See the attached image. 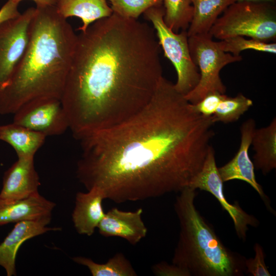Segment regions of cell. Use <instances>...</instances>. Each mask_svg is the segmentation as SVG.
<instances>
[{
    "instance_id": "cell-1",
    "label": "cell",
    "mask_w": 276,
    "mask_h": 276,
    "mask_svg": "<svg viewBox=\"0 0 276 276\" xmlns=\"http://www.w3.org/2000/svg\"><path fill=\"white\" fill-rule=\"evenodd\" d=\"M214 124L162 77L139 112L80 140L77 178L117 203L180 192L201 170Z\"/></svg>"
},
{
    "instance_id": "cell-2",
    "label": "cell",
    "mask_w": 276,
    "mask_h": 276,
    "mask_svg": "<svg viewBox=\"0 0 276 276\" xmlns=\"http://www.w3.org/2000/svg\"><path fill=\"white\" fill-rule=\"evenodd\" d=\"M153 27L114 13L77 35L61 99L69 128L81 139L144 108L163 77Z\"/></svg>"
},
{
    "instance_id": "cell-3",
    "label": "cell",
    "mask_w": 276,
    "mask_h": 276,
    "mask_svg": "<svg viewBox=\"0 0 276 276\" xmlns=\"http://www.w3.org/2000/svg\"><path fill=\"white\" fill-rule=\"evenodd\" d=\"M77 39L55 6H36L25 52L0 93V114L39 98L61 99Z\"/></svg>"
},
{
    "instance_id": "cell-4",
    "label": "cell",
    "mask_w": 276,
    "mask_h": 276,
    "mask_svg": "<svg viewBox=\"0 0 276 276\" xmlns=\"http://www.w3.org/2000/svg\"><path fill=\"white\" fill-rule=\"evenodd\" d=\"M176 197L180 226L172 263L193 276H237L245 271V258L226 248L194 204L196 190L187 187Z\"/></svg>"
},
{
    "instance_id": "cell-5",
    "label": "cell",
    "mask_w": 276,
    "mask_h": 276,
    "mask_svg": "<svg viewBox=\"0 0 276 276\" xmlns=\"http://www.w3.org/2000/svg\"><path fill=\"white\" fill-rule=\"evenodd\" d=\"M209 33L213 38L220 40L242 36L273 41L276 38L275 4L236 1L217 18Z\"/></svg>"
},
{
    "instance_id": "cell-6",
    "label": "cell",
    "mask_w": 276,
    "mask_h": 276,
    "mask_svg": "<svg viewBox=\"0 0 276 276\" xmlns=\"http://www.w3.org/2000/svg\"><path fill=\"white\" fill-rule=\"evenodd\" d=\"M143 14L145 19L151 23L165 56L175 69L177 81L174 84L175 88L186 95L195 87L200 78L198 68L191 56L187 30L176 33L166 24L163 5L152 7Z\"/></svg>"
},
{
    "instance_id": "cell-7",
    "label": "cell",
    "mask_w": 276,
    "mask_h": 276,
    "mask_svg": "<svg viewBox=\"0 0 276 276\" xmlns=\"http://www.w3.org/2000/svg\"><path fill=\"white\" fill-rule=\"evenodd\" d=\"M188 44L200 78L195 87L185 95V98L190 103L194 104L211 92L225 94L226 88L220 72L226 65L241 61L242 57L224 52L209 33L188 36Z\"/></svg>"
},
{
    "instance_id": "cell-8",
    "label": "cell",
    "mask_w": 276,
    "mask_h": 276,
    "mask_svg": "<svg viewBox=\"0 0 276 276\" xmlns=\"http://www.w3.org/2000/svg\"><path fill=\"white\" fill-rule=\"evenodd\" d=\"M35 8L0 24V93L8 85L28 44Z\"/></svg>"
},
{
    "instance_id": "cell-9",
    "label": "cell",
    "mask_w": 276,
    "mask_h": 276,
    "mask_svg": "<svg viewBox=\"0 0 276 276\" xmlns=\"http://www.w3.org/2000/svg\"><path fill=\"white\" fill-rule=\"evenodd\" d=\"M13 123L46 136L63 134L68 128V119L61 99L43 98L30 101L14 113Z\"/></svg>"
},
{
    "instance_id": "cell-10",
    "label": "cell",
    "mask_w": 276,
    "mask_h": 276,
    "mask_svg": "<svg viewBox=\"0 0 276 276\" xmlns=\"http://www.w3.org/2000/svg\"><path fill=\"white\" fill-rule=\"evenodd\" d=\"M223 183L216 165L215 151L211 146L201 170L194 177L189 187L195 190L199 189L212 194L232 219L238 237L245 241L248 225L257 227L259 221L243 210L238 203L232 204L228 202L223 194Z\"/></svg>"
},
{
    "instance_id": "cell-11",
    "label": "cell",
    "mask_w": 276,
    "mask_h": 276,
    "mask_svg": "<svg viewBox=\"0 0 276 276\" xmlns=\"http://www.w3.org/2000/svg\"><path fill=\"white\" fill-rule=\"evenodd\" d=\"M256 128V122L253 119H249L242 123L240 127L241 141L237 152L231 160L218 168V171L223 182L240 180L248 183L267 205L269 200L262 186L256 180L255 167L248 153Z\"/></svg>"
},
{
    "instance_id": "cell-12",
    "label": "cell",
    "mask_w": 276,
    "mask_h": 276,
    "mask_svg": "<svg viewBox=\"0 0 276 276\" xmlns=\"http://www.w3.org/2000/svg\"><path fill=\"white\" fill-rule=\"evenodd\" d=\"M34 158L18 157L5 172L0 192V207L38 192L40 182L34 167Z\"/></svg>"
},
{
    "instance_id": "cell-13",
    "label": "cell",
    "mask_w": 276,
    "mask_h": 276,
    "mask_svg": "<svg viewBox=\"0 0 276 276\" xmlns=\"http://www.w3.org/2000/svg\"><path fill=\"white\" fill-rule=\"evenodd\" d=\"M143 210L124 211L112 208L105 214L97 228L105 237H117L134 245L144 238L148 232L142 218Z\"/></svg>"
},
{
    "instance_id": "cell-14",
    "label": "cell",
    "mask_w": 276,
    "mask_h": 276,
    "mask_svg": "<svg viewBox=\"0 0 276 276\" xmlns=\"http://www.w3.org/2000/svg\"><path fill=\"white\" fill-rule=\"evenodd\" d=\"M51 221L43 219L16 223L0 244V266L4 268L7 276L16 275V257L24 242L47 232L60 229L59 227L47 226Z\"/></svg>"
},
{
    "instance_id": "cell-15",
    "label": "cell",
    "mask_w": 276,
    "mask_h": 276,
    "mask_svg": "<svg viewBox=\"0 0 276 276\" xmlns=\"http://www.w3.org/2000/svg\"><path fill=\"white\" fill-rule=\"evenodd\" d=\"M105 199L103 193L97 188L76 194L72 217L78 234L90 236L94 233L105 214L102 206Z\"/></svg>"
},
{
    "instance_id": "cell-16",
    "label": "cell",
    "mask_w": 276,
    "mask_h": 276,
    "mask_svg": "<svg viewBox=\"0 0 276 276\" xmlns=\"http://www.w3.org/2000/svg\"><path fill=\"white\" fill-rule=\"evenodd\" d=\"M56 204L39 192L0 207V226L24 221L51 219Z\"/></svg>"
},
{
    "instance_id": "cell-17",
    "label": "cell",
    "mask_w": 276,
    "mask_h": 276,
    "mask_svg": "<svg viewBox=\"0 0 276 276\" xmlns=\"http://www.w3.org/2000/svg\"><path fill=\"white\" fill-rule=\"evenodd\" d=\"M55 7L58 13L66 19L72 16L80 18L82 25L78 30L81 32L113 13L106 0H57Z\"/></svg>"
},
{
    "instance_id": "cell-18",
    "label": "cell",
    "mask_w": 276,
    "mask_h": 276,
    "mask_svg": "<svg viewBox=\"0 0 276 276\" xmlns=\"http://www.w3.org/2000/svg\"><path fill=\"white\" fill-rule=\"evenodd\" d=\"M251 145L255 168L266 175L276 168V118L266 127L255 129Z\"/></svg>"
},
{
    "instance_id": "cell-19",
    "label": "cell",
    "mask_w": 276,
    "mask_h": 276,
    "mask_svg": "<svg viewBox=\"0 0 276 276\" xmlns=\"http://www.w3.org/2000/svg\"><path fill=\"white\" fill-rule=\"evenodd\" d=\"M45 137L41 133L13 122L0 125V140L9 144L18 157H34Z\"/></svg>"
},
{
    "instance_id": "cell-20",
    "label": "cell",
    "mask_w": 276,
    "mask_h": 276,
    "mask_svg": "<svg viewBox=\"0 0 276 276\" xmlns=\"http://www.w3.org/2000/svg\"><path fill=\"white\" fill-rule=\"evenodd\" d=\"M237 0H191L193 16L187 30L188 36L208 33L217 18Z\"/></svg>"
},
{
    "instance_id": "cell-21",
    "label": "cell",
    "mask_w": 276,
    "mask_h": 276,
    "mask_svg": "<svg viewBox=\"0 0 276 276\" xmlns=\"http://www.w3.org/2000/svg\"><path fill=\"white\" fill-rule=\"evenodd\" d=\"M75 263L86 266L93 276H136L130 262L122 252H118L105 263H98L82 256L72 258Z\"/></svg>"
},
{
    "instance_id": "cell-22",
    "label": "cell",
    "mask_w": 276,
    "mask_h": 276,
    "mask_svg": "<svg viewBox=\"0 0 276 276\" xmlns=\"http://www.w3.org/2000/svg\"><path fill=\"white\" fill-rule=\"evenodd\" d=\"M163 1L166 24L176 33L187 30L193 12L191 0Z\"/></svg>"
},
{
    "instance_id": "cell-23",
    "label": "cell",
    "mask_w": 276,
    "mask_h": 276,
    "mask_svg": "<svg viewBox=\"0 0 276 276\" xmlns=\"http://www.w3.org/2000/svg\"><path fill=\"white\" fill-rule=\"evenodd\" d=\"M253 105L252 101L241 93L235 97L227 95L222 99L212 117L213 122H235Z\"/></svg>"
},
{
    "instance_id": "cell-24",
    "label": "cell",
    "mask_w": 276,
    "mask_h": 276,
    "mask_svg": "<svg viewBox=\"0 0 276 276\" xmlns=\"http://www.w3.org/2000/svg\"><path fill=\"white\" fill-rule=\"evenodd\" d=\"M219 47L224 52L235 56L240 55L244 50H252L272 54L276 53L275 42H265L244 36H236L217 41Z\"/></svg>"
},
{
    "instance_id": "cell-25",
    "label": "cell",
    "mask_w": 276,
    "mask_h": 276,
    "mask_svg": "<svg viewBox=\"0 0 276 276\" xmlns=\"http://www.w3.org/2000/svg\"><path fill=\"white\" fill-rule=\"evenodd\" d=\"M113 13L123 17L137 19L149 8L163 5V0H106Z\"/></svg>"
},
{
    "instance_id": "cell-26",
    "label": "cell",
    "mask_w": 276,
    "mask_h": 276,
    "mask_svg": "<svg viewBox=\"0 0 276 276\" xmlns=\"http://www.w3.org/2000/svg\"><path fill=\"white\" fill-rule=\"evenodd\" d=\"M225 96V94L218 91L211 92L197 103H191V106L196 112L206 117H211Z\"/></svg>"
},
{
    "instance_id": "cell-27",
    "label": "cell",
    "mask_w": 276,
    "mask_h": 276,
    "mask_svg": "<svg viewBox=\"0 0 276 276\" xmlns=\"http://www.w3.org/2000/svg\"><path fill=\"white\" fill-rule=\"evenodd\" d=\"M255 256L245 260V271L253 276H270L265 263V254L262 246L256 243L254 246Z\"/></svg>"
},
{
    "instance_id": "cell-28",
    "label": "cell",
    "mask_w": 276,
    "mask_h": 276,
    "mask_svg": "<svg viewBox=\"0 0 276 276\" xmlns=\"http://www.w3.org/2000/svg\"><path fill=\"white\" fill-rule=\"evenodd\" d=\"M154 274L158 276H191L186 269L174 264L162 261L154 264L152 267Z\"/></svg>"
},
{
    "instance_id": "cell-29",
    "label": "cell",
    "mask_w": 276,
    "mask_h": 276,
    "mask_svg": "<svg viewBox=\"0 0 276 276\" xmlns=\"http://www.w3.org/2000/svg\"><path fill=\"white\" fill-rule=\"evenodd\" d=\"M18 0H8L0 9V24L19 15Z\"/></svg>"
},
{
    "instance_id": "cell-30",
    "label": "cell",
    "mask_w": 276,
    "mask_h": 276,
    "mask_svg": "<svg viewBox=\"0 0 276 276\" xmlns=\"http://www.w3.org/2000/svg\"><path fill=\"white\" fill-rule=\"evenodd\" d=\"M21 2L22 0H18ZM35 3L36 6H55L57 0H31Z\"/></svg>"
},
{
    "instance_id": "cell-31",
    "label": "cell",
    "mask_w": 276,
    "mask_h": 276,
    "mask_svg": "<svg viewBox=\"0 0 276 276\" xmlns=\"http://www.w3.org/2000/svg\"><path fill=\"white\" fill-rule=\"evenodd\" d=\"M253 1V2H270L275 4L276 0H237V1Z\"/></svg>"
}]
</instances>
